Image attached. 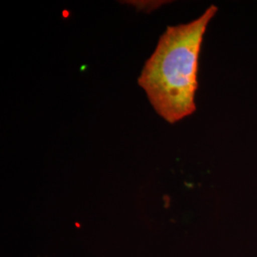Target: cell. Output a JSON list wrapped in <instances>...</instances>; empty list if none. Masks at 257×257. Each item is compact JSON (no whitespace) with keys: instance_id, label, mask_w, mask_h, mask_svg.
<instances>
[{"instance_id":"obj_1","label":"cell","mask_w":257,"mask_h":257,"mask_svg":"<svg viewBox=\"0 0 257 257\" xmlns=\"http://www.w3.org/2000/svg\"><path fill=\"white\" fill-rule=\"evenodd\" d=\"M216 13L217 7L211 5L190 23L167 28L138 77L155 110L169 123L196 110L198 58L207 26Z\"/></svg>"}]
</instances>
